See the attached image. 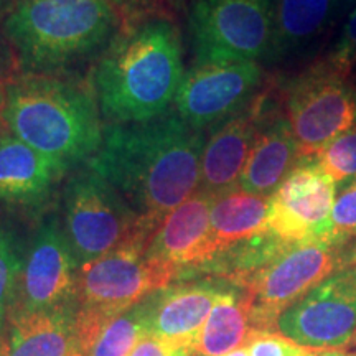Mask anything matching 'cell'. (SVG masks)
I'll use <instances>...</instances> for the list:
<instances>
[{"label":"cell","instance_id":"cell-3","mask_svg":"<svg viewBox=\"0 0 356 356\" xmlns=\"http://www.w3.org/2000/svg\"><path fill=\"white\" fill-rule=\"evenodd\" d=\"M121 29L108 0H17L6 24L19 74L68 78L96 65Z\"/></svg>","mask_w":356,"mask_h":356},{"label":"cell","instance_id":"cell-27","mask_svg":"<svg viewBox=\"0 0 356 356\" xmlns=\"http://www.w3.org/2000/svg\"><path fill=\"white\" fill-rule=\"evenodd\" d=\"M249 356H320L322 351L307 348L279 332H251L244 341Z\"/></svg>","mask_w":356,"mask_h":356},{"label":"cell","instance_id":"cell-20","mask_svg":"<svg viewBox=\"0 0 356 356\" xmlns=\"http://www.w3.org/2000/svg\"><path fill=\"white\" fill-rule=\"evenodd\" d=\"M350 0H277L273 50L267 61H282L305 50L333 25Z\"/></svg>","mask_w":356,"mask_h":356},{"label":"cell","instance_id":"cell-24","mask_svg":"<svg viewBox=\"0 0 356 356\" xmlns=\"http://www.w3.org/2000/svg\"><path fill=\"white\" fill-rule=\"evenodd\" d=\"M24 244L15 231L0 225V330L6 325L10 312L17 282L25 259Z\"/></svg>","mask_w":356,"mask_h":356},{"label":"cell","instance_id":"cell-10","mask_svg":"<svg viewBox=\"0 0 356 356\" xmlns=\"http://www.w3.org/2000/svg\"><path fill=\"white\" fill-rule=\"evenodd\" d=\"M78 274L63 222L55 215L47 216L25 251L8 320L76 309Z\"/></svg>","mask_w":356,"mask_h":356},{"label":"cell","instance_id":"cell-33","mask_svg":"<svg viewBox=\"0 0 356 356\" xmlns=\"http://www.w3.org/2000/svg\"><path fill=\"white\" fill-rule=\"evenodd\" d=\"M320 356H356V353H351V351H345V350H327V351H322Z\"/></svg>","mask_w":356,"mask_h":356},{"label":"cell","instance_id":"cell-29","mask_svg":"<svg viewBox=\"0 0 356 356\" xmlns=\"http://www.w3.org/2000/svg\"><path fill=\"white\" fill-rule=\"evenodd\" d=\"M17 0H0V81L7 83L19 74L15 51H13L10 40L7 37L6 24L8 15L15 7Z\"/></svg>","mask_w":356,"mask_h":356},{"label":"cell","instance_id":"cell-28","mask_svg":"<svg viewBox=\"0 0 356 356\" xmlns=\"http://www.w3.org/2000/svg\"><path fill=\"white\" fill-rule=\"evenodd\" d=\"M118 13L122 29L155 17H170L177 0H108Z\"/></svg>","mask_w":356,"mask_h":356},{"label":"cell","instance_id":"cell-18","mask_svg":"<svg viewBox=\"0 0 356 356\" xmlns=\"http://www.w3.org/2000/svg\"><path fill=\"white\" fill-rule=\"evenodd\" d=\"M299 162H302L299 147L279 101L257 134L254 147L239 177L238 188L270 198Z\"/></svg>","mask_w":356,"mask_h":356},{"label":"cell","instance_id":"cell-30","mask_svg":"<svg viewBox=\"0 0 356 356\" xmlns=\"http://www.w3.org/2000/svg\"><path fill=\"white\" fill-rule=\"evenodd\" d=\"M333 61L346 68L355 70L356 66V2L346 17L340 37L333 44V50L328 53Z\"/></svg>","mask_w":356,"mask_h":356},{"label":"cell","instance_id":"cell-26","mask_svg":"<svg viewBox=\"0 0 356 356\" xmlns=\"http://www.w3.org/2000/svg\"><path fill=\"white\" fill-rule=\"evenodd\" d=\"M327 238L332 241L356 243V180L346 184L335 198Z\"/></svg>","mask_w":356,"mask_h":356},{"label":"cell","instance_id":"cell-35","mask_svg":"<svg viewBox=\"0 0 356 356\" xmlns=\"http://www.w3.org/2000/svg\"><path fill=\"white\" fill-rule=\"evenodd\" d=\"M8 351V340L3 337H0V356H7Z\"/></svg>","mask_w":356,"mask_h":356},{"label":"cell","instance_id":"cell-19","mask_svg":"<svg viewBox=\"0 0 356 356\" xmlns=\"http://www.w3.org/2000/svg\"><path fill=\"white\" fill-rule=\"evenodd\" d=\"M7 356H86L76 309L10 318Z\"/></svg>","mask_w":356,"mask_h":356},{"label":"cell","instance_id":"cell-25","mask_svg":"<svg viewBox=\"0 0 356 356\" xmlns=\"http://www.w3.org/2000/svg\"><path fill=\"white\" fill-rule=\"evenodd\" d=\"M314 160L335 185L356 180V126L323 147Z\"/></svg>","mask_w":356,"mask_h":356},{"label":"cell","instance_id":"cell-22","mask_svg":"<svg viewBox=\"0 0 356 356\" xmlns=\"http://www.w3.org/2000/svg\"><path fill=\"white\" fill-rule=\"evenodd\" d=\"M251 327V304L243 289L226 284L193 346L195 356H221L244 346Z\"/></svg>","mask_w":356,"mask_h":356},{"label":"cell","instance_id":"cell-15","mask_svg":"<svg viewBox=\"0 0 356 356\" xmlns=\"http://www.w3.org/2000/svg\"><path fill=\"white\" fill-rule=\"evenodd\" d=\"M215 197L198 190L175 208L145 248V259L170 270L175 277L198 274L211 261L210 215Z\"/></svg>","mask_w":356,"mask_h":356},{"label":"cell","instance_id":"cell-7","mask_svg":"<svg viewBox=\"0 0 356 356\" xmlns=\"http://www.w3.org/2000/svg\"><path fill=\"white\" fill-rule=\"evenodd\" d=\"M147 244V239H137L79 267L76 323L86 356L97 332L108 320L168 287L177 279L170 270L145 259Z\"/></svg>","mask_w":356,"mask_h":356},{"label":"cell","instance_id":"cell-34","mask_svg":"<svg viewBox=\"0 0 356 356\" xmlns=\"http://www.w3.org/2000/svg\"><path fill=\"white\" fill-rule=\"evenodd\" d=\"M221 356H249V351L246 346H239V348H236L233 351H229V353H225Z\"/></svg>","mask_w":356,"mask_h":356},{"label":"cell","instance_id":"cell-13","mask_svg":"<svg viewBox=\"0 0 356 356\" xmlns=\"http://www.w3.org/2000/svg\"><path fill=\"white\" fill-rule=\"evenodd\" d=\"M337 185L315 160H302L269 198L267 228L289 244L327 238Z\"/></svg>","mask_w":356,"mask_h":356},{"label":"cell","instance_id":"cell-17","mask_svg":"<svg viewBox=\"0 0 356 356\" xmlns=\"http://www.w3.org/2000/svg\"><path fill=\"white\" fill-rule=\"evenodd\" d=\"M226 284L228 282L225 280L216 282L208 279L162 289L159 292L150 335L193 351L200 333Z\"/></svg>","mask_w":356,"mask_h":356},{"label":"cell","instance_id":"cell-16","mask_svg":"<svg viewBox=\"0 0 356 356\" xmlns=\"http://www.w3.org/2000/svg\"><path fill=\"white\" fill-rule=\"evenodd\" d=\"M70 170L0 127V204L40 213L58 193Z\"/></svg>","mask_w":356,"mask_h":356},{"label":"cell","instance_id":"cell-14","mask_svg":"<svg viewBox=\"0 0 356 356\" xmlns=\"http://www.w3.org/2000/svg\"><path fill=\"white\" fill-rule=\"evenodd\" d=\"M279 101L277 84L266 83L246 108L211 129L203 149L198 190L216 198L238 188L257 134Z\"/></svg>","mask_w":356,"mask_h":356},{"label":"cell","instance_id":"cell-8","mask_svg":"<svg viewBox=\"0 0 356 356\" xmlns=\"http://www.w3.org/2000/svg\"><path fill=\"white\" fill-rule=\"evenodd\" d=\"M351 266H356V243L323 238L291 244L239 287L251 304L252 332H274L287 307Z\"/></svg>","mask_w":356,"mask_h":356},{"label":"cell","instance_id":"cell-1","mask_svg":"<svg viewBox=\"0 0 356 356\" xmlns=\"http://www.w3.org/2000/svg\"><path fill=\"white\" fill-rule=\"evenodd\" d=\"M204 144V131L170 111L147 122L108 124L99 150L86 165L159 228L198 191Z\"/></svg>","mask_w":356,"mask_h":356},{"label":"cell","instance_id":"cell-21","mask_svg":"<svg viewBox=\"0 0 356 356\" xmlns=\"http://www.w3.org/2000/svg\"><path fill=\"white\" fill-rule=\"evenodd\" d=\"M269 198L257 197L241 188L215 198L210 215L211 259L234 244L266 233Z\"/></svg>","mask_w":356,"mask_h":356},{"label":"cell","instance_id":"cell-9","mask_svg":"<svg viewBox=\"0 0 356 356\" xmlns=\"http://www.w3.org/2000/svg\"><path fill=\"white\" fill-rule=\"evenodd\" d=\"M277 0H193L188 33L195 63L269 60Z\"/></svg>","mask_w":356,"mask_h":356},{"label":"cell","instance_id":"cell-5","mask_svg":"<svg viewBox=\"0 0 356 356\" xmlns=\"http://www.w3.org/2000/svg\"><path fill=\"white\" fill-rule=\"evenodd\" d=\"M61 202L63 229L79 267L137 239L150 241L157 231L132 210L108 180L88 165L68 177Z\"/></svg>","mask_w":356,"mask_h":356},{"label":"cell","instance_id":"cell-4","mask_svg":"<svg viewBox=\"0 0 356 356\" xmlns=\"http://www.w3.org/2000/svg\"><path fill=\"white\" fill-rule=\"evenodd\" d=\"M3 121L20 140L70 172L95 157L104 136L92 84L78 78L17 74L7 81Z\"/></svg>","mask_w":356,"mask_h":356},{"label":"cell","instance_id":"cell-11","mask_svg":"<svg viewBox=\"0 0 356 356\" xmlns=\"http://www.w3.org/2000/svg\"><path fill=\"white\" fill-rule=\"evenodd\" d=\"M274 332L320 351L356 346V266L346 267L279 315Z\"/></svg>","mask_w":356,"mask_h":356},{"label":"cell","instance_id":"cell-6","mask_svg":"<svg viewBox=\"0 0 356 356\" xmlns=\"http://www.w3.org/2000/svg\"><path fill=\"white\" fill-rule=\"evenodd\" d=\"M351 74L353 70L327 55L277 84L280 104L302 160L314 159L356 126V88Z\"/></svg>","mask_w":356,"mask_h":356},{"label":"cell","instance_id":"cell-36","mask_svg":"<svg viewBox=\"0 0 356 356\" xmlns=\"http://www.w3.org/2000/svg\"><path fill=\"white\" fill-rule=\"evenodd\" d=\"M351 78H353V84H355V88H356V66H355V70H353V74H351Z\"/></svg>","mask_w":356,"mask_h":356},{"label":"cell","instance_id":"cell-2","mask_svg":"<svg viewBox=\"0 0 356 356\" xmlns=\"http://www.w3.org/2000/svg\"><path fill=\"white\" fill-rule=\"evenodd\" d=\"M185 73L181 33L170 17L121 29L92 70L102 119L134 124L170 113Z\"/></svg>","mask_w":356,"mask_h":356},{"label":"cell","instance_id":"cell-32","mask_svg":"<svg viewBox=\"0 0 356 356\" xmlns=\"http://www.w3.org/2000/svg\"><path fill=\"white\" fill-rule=\"evenodd\" d=\"M6 106H7V83L0 81V127L6 126V121H3Z\"/></svg>","mask_w":356,"mask_h":356},{"label":"cell","instance_id":"cell-12","mask_svg":"<svg viewBox=\"0 0 356 356\" xmlns=\"http://www.w3.org/2000/svg\"><path fill=\"white\" fill-rule=\"evenodd\" d=\"M264 86L259 63H195L186 70L173 113L200 131L213 129L246 108Z\"/></svg>","mask_w":356,"mask_h":356},{"label":"cell","instance_id":"cell-31","mask_svg":"<svg viewBox=\"0 0 356 356\" xmlns=\"http://www.w3.org/2000/svg\"><path fill=\"white\" fill-rule=\"evenodd\" d=\"M131 356H195L186 346L172 345L154 335H147L139 345L134 348Z\"/></svg>","mask_w":356,"mask_h":356},{"label":"cell","instance_id":"cell-23","mask_svg":"<svg viewBox=\"0 0 356 356\" xmlns=\"http://www.w3.org/2000/svg\"><path fill=\"white\" fill-rule=\"evenodd\" d=\"M159 292L102 325L89 346L88 356H131L134 348L150 335Z\"/></svg>","mask_w":356,"mask_h":356}]
</instances>
